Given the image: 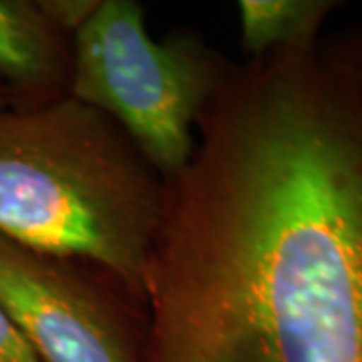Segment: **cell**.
Returning a JSON list of instances; mask_svg holds the SVG:
<instances>
[{
    "instance_id": "6da1fadb",
    "label": "cell",
    "mask_w": 362,
    "mask_h": 362,
    "mask_svg": "<svg viewBox=\"0 0 362 362\" xmlns=\"http://www.w3.org/2000/svg\"><path fill=\"white\" fill-rule=\"evenodd\" d=\"M165 183L145 362H362V93L320 49L232 69Z\"/></svg>"
},
{
    "instance_id": "7a4b0ae2",
    "label": "cell",
    "mask_w": 362,
    "mask_h": 362,
    "mask_svg": "<svg viewBox=\"0 0 362 362\" xmlns=\"http://www.w3.org/2000/svg\"><path fill=\"white\" fill-rule=\"evenodd\" d=\"M163 204L165 181L103 113L69 95L0 113V235L143 300Z\"/></svg>"
},
{
    "instance_id": "3957f363",
    "label": "cell",
    "mask_w": 362,
    "mask_h": 362,
    "mask_svg": "<svg viewBox=\"0 0 362 362\" xmlns=\"http://www.w3.org/2000/svg\"><path fill=\"white\" fill-rule=\"evenodd\" d=\"M232 66L195 35L153 39L135 0H99L73 33L66 95L109 117L165 181L195 151L197 123Z\"/></svg>"
},
{
    "instance_id": "277c9868",
    "label": "cell",
    "mask_w": 362,
    "mask_h": 362,
    "mask_svg": "<svg viewBox=\"0 0 362 362\" xmlns=\"http://www.w3.org/2000/svg\"><path fill=\"white\" fill-rule=\"evenodd\" d=\"M0 235V306L39 362H145L77 274Z\"/></svg>"
},
{
    "instance_id": "5b68a950",
    "label": "cell",
    "mask_w": 362,
    "mask_h": 362,
    "mask_svg": "<svg viewBox=\"0 0 362 362\" xmlns=\"http://www.w3.org/2000/svg\"><path fill=\"white\" fill-rule=\"evenodd\" d=\"M0 75L14 89L42 95L45 103L69 87L71 49L65 33L47 18L39 2L0 0Z\"/></svg>"
},
{
    "instance_id": "8992f818",
    "label": "cell",
    "mask_w": 362,
    "mask_h": 362,
    "mask_svg": "<svg viewBox=\"0 0 362 362\" xmlns=\"http://www.w3.org/2000/svg\"><path fill=\"white\" fill-rule=\"evenodd\" d=\"M340 6L332 0H242L240 40L250 61L318 47V35Z\"/></svg>"
},
{
    "instance_id": "52a82bcc",
    "label": "cell",
    "mask_w": 362,
    "mask_h": 362,
    "mask_svg": "<svg viewBox=\"0 0 362 362\" xmlns=\"http://www.w3.org/2000/svg\"><path fill=\"white\" fill-rule=\"evenodd\" d=\"M326 59L338 71L352 81V85L362 93V28L344 33L337 40L320 47Z\"/></svg>"
},
{
    "instance_id": "ba28073f",
    "label": "cell",
    "mask_w": 362,
    "mask_h": 362,
    "mask_svg": "<svg viewBox=\"0 0 362 362\" xmlns=\"http://www.w3.org/2000/svg\"><path fill=\"white\" fill-rule=\"evenodd\" d=\"M99 0H40L39 6L61 33L73 35L95 11Z\"/></svg>"
},
{
    "instance_id": "9c48e42d",
    "label": "cell",
    "mask_w": 362,
    "mask_h": 362,
    "mask_svg": "<svg viewBox=\"0 0 362 362\" xmlns=\"http://www.w3.org/2000/svg\"><path fill=\"white\" fill-rule=\"evenodd\" d=\"M0 362H39L0 306Z\"/></svg>"
},
{
    "instance_id": "30bf717a",
    "label": "cell",
    "mask_w": 362,
    "mask_h": 362,
    "mask_svg": "<svg viewBox=\"0 0 362 362\" xmlns=\"http://www.w3.org/2000/svg\"><path fill=\"white\" fill-rule=\"evenodd\" d=\"M8 105H11V95H8V89L0 83V113H2V111H6V109H8Z\"/></svg>"
}]
</instances>
